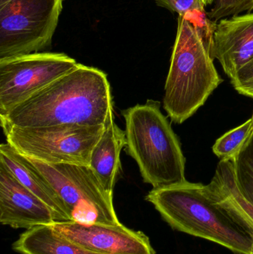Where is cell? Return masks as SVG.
<instances>
[{"mask_svg": "<svg viewBox=\"0 0 253 254\" xmlns=\"http://www.w3.org/2000/svg\"><path fill=\"white\" fill-rule=\"evenodd\" d=\"M78 65L63 53L38 52L0 61V116Z\"/></svg>", "mask_w": 253, "mask_h": 254, "instance_id": "obj_8", "label": "cell"}, {"mask_svg": "<svg viewBox=\"0 0 253 254\" xmlns=\"http://www.w3.org/2000/svg\"><path fill=\"white\" fill-rule=\"evenodd\" d=\"M230 82L239 94L253 98V58L238 71Z\"/></svg>", "mask_w": 253, "mask_h": 254, "instance_id": "obj_19", "label": "cell"}, {"mask_svg": "<svg viewBox=\"0 0 253 254\" xmlns=\"http://www.w3.org/2000/svg\"><path fill=\"white\" fill-rule=\"evenodd\" d=\"M123 116L126 152L138 164L144 182L153 189L187 182L181 143L160 102L149 100L124 110Z\"/></svg>", "mask_w": 253, "mask_h": 254, "instance_id": "obj_4", "label": "cell"}, {"mask_svg": "<svg viewBox=\"0 0 253 254\" xmlns=\"http://www.w3.org/2000/svg\"><path fill=\"white\" fill-rule=\"evenodd\" d=\"M232 159L238 188L253 204V132Z\"/></svg>", "mask_w": 253, "mask_h": 254, "instance_id": "obj_16", "label": "cell"}, {"mask_svg": "<svg viewBox=\"0 0 253 254\" xmlns=\"http://www.w3.org/2000/svg\"><path fill=\"white\" fill-rule=\"evenodd\" d=\"M1 128L7 143L27 158L48 164L89 166L92 151L102 137L105 125Z\"/></svg>", "mask_w": 253, "mask_h": 254, "instance_id": "obj_6", "label": "cell"}, {"mask_svg": "<svg viewBox=\"0 0 253 254\" xmlns=\"http://www.w3.org/2000/svg\"><path fill=\"white\" fill-rule=\"evenodd\" d=\"M53 229L69 241L88 252L99 254H155L150 238L123 224L77 221L56 222Z\"/></svg>", "mask_w": 253, "mask_h": 254, "instance_id": "obj_9", "label": "cell"}, {"mask_svg": "<svg viewBox=\"0 0 253 254\" xmlns=\"http://www.w3.org/2000/svg\"><path fill=\"white\" fill-rule=\"evenodd\" d=\"M0 162L21 184L51 207L57 222L73 221L69 210L41 172L8 143L0 146Z\"/></svg>", "mask_w": 253, "mask_h": 254, "instance_id": "obj_12", "label": "cell"}, {"mask_svg": "<svg viewBox=\"0 0 253 254\" xmlns=\"http://www.w3.org/2000/svg\"><path fill=\"white\" fill-rule=\"evenodd\" d=\"M204 190L248 233L253 243V204L238 188L232 158L220 161L213 178L208 185H204Z\"/></svg>", "mask_w": 253, "mask_h": 254, "instance_id": "obj_13", "label": "cell"}, {"mask_svg": "<svg viewBox=\"0 0 253 254\" xmlns=\"http://www.w3.org/2000/svg\"><path fill=\"white\" fill-rule=\"evenodd\" d=\"M126 145V133L116 125L112 111L105 123L102 137L92 151L89 163V167L104 189L112 195L121 168L120 153Z\"/></svg>", "mask_w": 253, "mask_h": 254, "instance_id": "obj_14", "label": "cell"}, {"mask_svg": "<svg viewBox=\"0 0 253 254\" xmlns=\"http://www.w3.org/2000/svg\"><path fill=\"white\" fill-rule=\"evenodd\" d=\"M20 254H99L88 252L58 234L52 225L26 230L12 245Z\"/></svg>", "mask_w": 253, "mask_h": 254, "instance_id": "obj_15", "label": "cell"}, {"mask_svg": "<svg viewBox=\"0 0 253 254\" xmlns=\"http://www.w3.org/2000/svg\"><path fill=\"white\" fill-rule=\"evenodd\" d=\"M146 199L175 231L204 239L239 254H253L248 233L206 193L204 185L187 182L152 189Z\"/></svg>", "mask_w": 253, "mask_h": 254, "instance_id": "obj_2", "label": "cell"}, {"mask_svg": "<svg viewBox=\"0 0 253 254\" xmlns=\"http://www.w3.org/2000/svg\"><path fill=\"white\" fill-rule=\"evenodd\" d=\"M211 54L233 78L253 58V12L219 21L212 37Z\"/></svg>", "mask_w": 253, "mask_h": 254, "instance_id": "obj_11", "label": "cell"}, {"mask_svg": "<svg viewBox=\"0 0 253 254\" xmlns=\"http://www.w3.org/2000/svg\"><path fill=\"white\" fill-rule=\"evenodd\" d=\"M114 111L106 74L78 65L0 116L1 127L104 126Z\"/></svg>", "mask_w": 253, "mask_h": 254, "instance_id": "obj_1", "label": "cell"}, {"mask_svg": "<svg viewBox=\"0 0 253 254\" xmlns=\"http://www.w3.org/2000/svg\"><path fill=\"white\" fill-rule=\"evenodd\" d=\"M57 222L53 210L21 184L0 162V222L15 229L28 230Z\"/></svg>", "mask_w": 253, "mask_h": 254, "instance_id": "obj_10", "label": "cell"}, {"mask_svg": "<svg viewBox=\"0 0 253 254\" xmlns=\"http://www.w3.org/2000/svg\"><path fill=\"white\" fill-rule=\"evenodd\" d=\"M160 7H164L179 16H186L196 10H205L202 0H154Z\"/></svg>", "mask_w": 253, "mask_h": 254, "instance_id": "obj_20", "label": "cell"}, {"mask_svg": "<svg viewBox=\"0 0 253 254\" xmlns=\"http://www.w3.org/2000/svg\"><path fill=\"white\" fill-rule=\"evenodd\" d=\"M62 0H0V61L49 48Z\"/></svg>", "mask_w": 253, "mask_h": 254, "instance_id": "obj_5", "label": "cell"}, {"mask_svg": "<svg viewBox=\"0 0 253 254\" xmlns=\"http://www.w3.org/2000/svg\"><path fill=\"white\" fill-rule=\"evenodd\" d=\"M214 1H215V0H202V1H203L205 6H207L209 5V4H212Z\"/></svg>", "mask_w": 253, "mask_h": 254, "instance_id": "obj_21", "label": "cell"}, {"mask_svg": "<svg viewBox=\"0 0 253 254\" xmlns=\"http://www.w3.org/2000/svg\"><path fill=\"white\" fill-rule=\"evenodd\" d=\"M215 4L207 13L209 20L213 23L230 16H238L243 12L251 13L253 0H215Z\"/></svg>", "mask_w": 253, "mask_h": 254, "instance_id": "obj_18", "label": "cell"}, {"mask_svg": "<svg viewBox=\"0 0 253 254\" xmlns=\"http://www.w3.org/2000/svg\"><path fill=\"white\" fill-rule=\"evenodd\" d=\"M252 117L253 118V116H252Z\"/></svg>", "mask_w": 253, "mask_h": 254, "instance_id": "obj_22", "label": "cell"}, {"mask_svg": "<svg viewBox=\"0 0 253 254\" xmlns=\"http://www.w3.org/2000/svg\"><path fill=\"white\" fill-rule=\"evenodd\" d=\"M213 61L202 33L178 16L163 97V108L172 122L181 125L192 117L222 83Z\"/></svg>", "mask_w": 253, "mask_h": 254, "instance_id": "obj_3", "label": "cell"}, {"mask_svg": "<svg viewBox=\"0 0 253 254\" xmlns=\"http://www.w3.org/2000/svg\"><path fill=\"white\" fill-rule=\"evenodd\" d=\"M253 132V118L217 139L212 147L215 155L221 160L234 158Z\"/></svg>", "mask_w": 253, "mask_h": 254, "instance_id": "obj_17", "label": "cell"}, {"mask_svg": "<svg viewBox=\"0 0 253 254\" xmlns=\"http://www.w3.org/2000/svg\"><path fill=\"white\" fill-rule=\"evenodd\" d=\"M27 158L56 191L69 210L73 221L120 223L114 210L113 195L104 189L89 166L48 164Z\"/></svg>", "mask_w": 253, "mask_h": 254, "instance_id": "obj_7", "label": "cell"}]
</instances>
